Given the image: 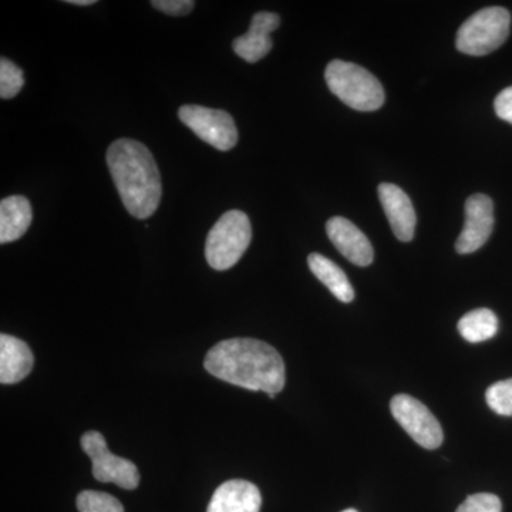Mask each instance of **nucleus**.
Returning <instances> with one entry per match:
<instances>
[{"mask_svg":"<svg viewBox=\"0 0 512 512\" xmlns=\"http://www.w3.org/2000/svg\"><path fill=\"white\" fill-rule=\"evenodd\" d=\"M204 367L222 382L252 392H265L271 399H275L276 394L285 387L284 360L276 349L262 340H222L207 353Z\"/></svg>","mask_w":512,"mask_h":512,"instance_id":"obj_1","label":"nucleus"},{"mask_svg":"<svg viewBox=\"0 0 512 512\" xmlns=\"http://www.w3.org/2000/svg\"><path fill=\"white\" fill-rule=\"evenodd\" d=\"M106 160L128 214L137 220L150 218L163 195L160 171L150 150L136 140L120 138L107 150Z\"/></svg>","mask_w":512,"mask_h":512,"instance_id":"obj_2","label":"nucleus"},{"mask_svg":"<svg viewBox=\"0 0 512 512\" xmlns=\"http://www.w3.org/2000/svg\"><path fill=\"white\" fill-rule=\"evenodd\" d=\"M325 80L330 92L350 109L376 111L384 104L382 83L355 63L332 60L326 67Z\"/></svg>","mask_w":512,"mask_h":512,"instance_id":"obj_3","label":"nucleus"},{"mask_svg":"<svg viewBox=\"0 0 512 512\" xmlns=\"http://www.w3.org/2000/svg\"><path fill=\"white\" fill-rule=\"evenodd\" d=\"M252 239L248 215L239 210L225 212L211 228L205 258L215 271H227L247 252Z\"/></svg>","mask_w":512,"mask_h":512,"instance_id":"obj_4","label":"nucleus"},{"mask_svg":"<svg viewBox=\"0 0 512 512\" xmlns=\"http://www.w3.org/2000/svg\"><path fill=\"white\" fill-rule=\"evenodd\" d=\"M511 15L500 6L485 8L471 16L458 29V52L470 56H485L503 45L510 35Z\"/></svg>","mask_w":512,"mask_h":512,"instance_id":"obj_5","label":"nucleus"},{"mask_svg":"<svg viewBox=\"0 0 512 512\" xmlns=\"http://www.w3.org/2000/svg\"><path fill=\"white\" fill-rule=\"evenodd\" d=\"M84 453L92 458L93 476L100 483H113L124 490H136L140 473L136 464L123 457L114 456L107 448L106 440L99 431H87L82 437Z\"/></svg>","mask_w":512,"mask_h":512,"instance_id":"obj_6","label":"nucleus"},{"mask_svg":"<svg viewBox=\"0 0 512 512\" xmlns=\"http://www.w3.org/2000/svg\"><path fill=\"white\" fill-rule=\"evenodd\" d=\"M397 423L419 446L436 450L443 444L444 434L439 420L420 400L409 394H397L390 402Z\"/></svg>","mask_w":512,"mask_h":512,"instance_id":"obj_7","label":"nucleus"},{"mask_svg":"<svg viewBox=\"0 0 512 512\" xmlns=\"http://www.w3.org/2000/svg\"><path fill=\"white\" fill-rule=\"evenodd\" d=\"M178 117L185 126L194 131L195 136L217 150L229 151L237 146V126L227 111L190 104L181 107Z\"/></svg>","mask_w":512,"mask_h":512,"instance_id":"obj_8","label":"nucleus"},{"mask_svg":"<svg viewBox=\"0 0 512 512\" xmlns=\"http://www.w3.org/2000/svg\"><path fill=\"white\" fill-rule=\"evenodd\" d=\"M494 229V204L487 195H471L466 202V224L456 242L458 254L467 255L478 251Z\"/></svg>","mask_w":512,"mask_h":512,"instance_id":"obj_9","label":"nucleus"},{"mask_svg":"<svg viewBox=\"0 0 512 512\" xmlns=\"http://www.w3.org/2000/svg\"><path fill=\"white\" fill-rule=\"evenodd\" d=\"M326 232L340 254L357 266H369L375 259V251L366 235L343 217L330 218Z\"/></svg>","mask_w":512,"mask_h":512,"instance_id":"obj_10","label":"nucleus"},{"mask_svg":"<svg viewBox=\"0 0 512 512\" xmlns=\"http://www.w3.org/2000/svg\"><path fill=\"white\" fill-rule=\"evenodd\" d=\"M379 198L396 238L403 242L412 241L417 218L409 195L397 185L383 183L379 185Z\"/></svg>","mask_w":512,"mask_h":512,"instance_id":"obj_11","label":"nucleus"},{"mask_svg":"<svg viewBox=\"0 0 512 512\" xmlns=\"http://www.w3.org/2000/svg\"><path fill=\"white\" fill-rule=\"evenodd\" d=\"M281 25L276 13L259 12L252 18L248 33L239 36L232 43L234 52L248 63L264 59L272 49L271 33Z\"/></svg>","mask_w":512,"mask_h":512,"instance_id":"obj_12","label":"nucleus"},{"mask_svg":"<svg viewBox=\"0 0 512 512\" xmlns=\"http://www.w3.org/2000/svg\"><path fill=\"white\" fill-rule=\"evenodd\" d=\"M261 504V493L256 485L245 480H231L217 488L207 512H259Z\"/></svg>","mask_w":512,"mask_h":512,"instance_id":"obj_13","label":"nucleus"},{"mask_svg":"<svg viewBox=\"0 0 512 512\" xmlns=\"http://www.w3.org/2000/svg\"><path fill=\"white\" fill-rule=\"evenodd\" d=\"M35 357L23 340L15 336H0V383L22 382L32 372Z\"/></svg>","mask_w":512,"mask_h":512,"instance_id":"obj_14","label":"nucleus"},{"mask_svg":"<svg viewBox=\"0 0 512 512\" xmlns=\"http://www.w3.org/2000/svg\"><path fill=\"white\" fill-rule=\"evenodd\" d=\"M32 224V205L28 198L13 195L0 202V242L18 241Z\"/></svg>","mask_w":512,"mask_h":512,"instance_id":"obj_15","label":"nucleus"},{"mask_svg":"<svg viewBox=\"0 0 512 512\" xmlns=\"http://www.w3.org/2000/svg\"><path fill=\"white\" fill-rule=\"evenodd\" d=\"M308 265L312 274L329 289L340 302L349 303L355 299V291L348 276L335 262L320 254H311Z\"/></svg>","mask_w":512,"mask_h":512,"instance_id":"obj_16","label":"nucleus"},{"mask_svg":"<svg viewBox=\"0 0 512 512\" xmlns=\"http://www.w3.org/2000/svg\"><path fill=\"white\" fill-rule=\"evenodd\" d=\"M458 332L467 342L481 343L494 338L498 332L497 315L490 309H476L458 320Z\"/></svg>","mask_w":512,"mask_h":512,"instance_id":"obj_17","label":"nucleus"},{"mask_svg":"<svg viewBox=\"0 0 512 512\" xmlns=\"http://www.w3.org/2000/svg\"><path fill=\"white\" fill-rule=\"evenodd\" d=\"M76 504L80 512H124L123 505L116 497L100 491H83L77 497Z\"/></svg>","mask_w":512,"mask_h":512,"instance_id":"obj_18","label":"nucleus"},{"mask_svg":"<svg viewBox=\"0 0 512 512\" xmlns=\"http://www.w3.org/2000/svg\"><path fill=\"white\" fill-rule=\"evenodd\" d=\"M25 76L22 69L10 62L6 57L0 60V97L3 100L13 99L22 90Z\"/></svg>","mask_w":512,"mask_h":512,"instance_id":"obj_19","label":"nucleus"},{"mask_svg":"<svg viewBox=\"0 0 512 512\" xmlns=\"http://www.w3.org/2000/svg\"><path fill=\"white\" fill-rule=\"evenodd\" d=\"M485 399L493 412L500 416H512V379L488 387Z\"/></svg>","mask_w":512,"mask_h":512,"instance_id":"obj_20","label":"nucleus"},{"mask_svg":"<svg viewBox=\"0 0 512 512\" xmlns=\"http://www.w3.org/2000/svg\"><path fill=\"white\" fill-rule=\"evenodd\" d=\"M500 498L494 494H474L470 495L463 504L458 507L457 512H501Z\"/></svg>","mask_w":512,"mask_h":512,"instance_id":"obj_21","label":"nucleus"},{"mask_svg":"<svg viewBox=\"0 0 512 512\" xmlns=\"http://www.w3.org/2000/svg\"><path fill=\"white\" fill-rule=\"evenodd\" d=\"M151 5L167 15L185 16L194 9L195 3L192 0H154Z\"/></svg>","mask_w":512,"mask_h":512,"instance_id":"obj_22","label":"nucleus"},{"mask_svg":"<svg viewBox=\"0 0 512 512\" xmlns=\"http://www.w3.org/2000/svg\"><path fill=\"white\" fill-rule=\"evenodd\" d=\"M494 107L495 113L501 120L512 124V86L498 94Z\"/></svg>","mask_w":512,"mask_h":512,"instance_id":"obj_23","label":"nucleus"},{"mask_svg":"<svg viewBox=\"0 0 512 512\" xmlns=\"http://www.w3.org/2000/svg\"><path fill=\"white\" fill-rule=\"evenodd\" d=\"M67 3H72L74 6H90L96 3V0H67Z\"/></svg>","mask_w":512,"mask_h":512,"instance_id":"obj_24","label":"nucleus"},{"mask_svg":"<svg viewBox=\"0 0 512 512\" xmlns=\"http://www.w3.org/2000/svg\"><path fill=\"white\" fill-rule=\"evenodd\" d=\"M343 512H357L356 510H346V511H343Z\"/></svg>","mask_w":512,"mask_h":512,"instance_id":"obj_25","label":"nucleus"}]
</instances>
